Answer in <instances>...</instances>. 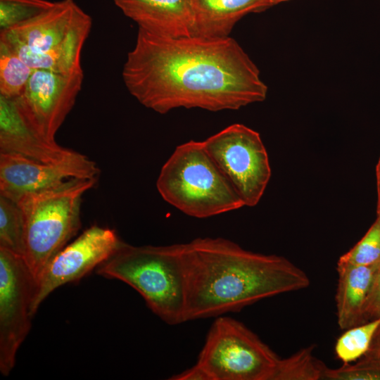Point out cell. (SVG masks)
<instances>
[{"mask_svg":"<svg viewBox=\"0 0 380 380\" xmlns=\"http://www.w3.org/2000/svg\"><path fill=\"white\" fill-rule=\"evenodd\" d=\"M122 77L132 96L160 114L238 110L267 93L258 67L230 37L167 38L138 28Z\"/></svg>","mask_w":380,"mask_h":380,"instance_id":"cell-1","label":"cell"},{"mask_svg":"<svg viewBox=\"0 0 380 380\" xmlns=\"http://www.w3.org/2000/svg\"><path fill=\"white\" fill-rule=\"evenodd\" d=\"M185 245L188 321L239 311L310 284L287 258L249 251L226 239L197 238Z\"/></svg>","mask_w":380,"mask_h":380,"instance_id":"cell-2","label":"cell"},{"mask_svg":"<svg viewBox=\"0 0 380 380\" xmlns=\"http://www.w3.org/2000/svg\"><path fill=\"white\" fill-rule=\"evenodd\" d=\"M185 248V243L136 246L122 241L96 272L126 283L163 322L179 324L188 321Z\"/></svg>","mask_w":380,"mask_h":380,"instance_id":"cell-3","label":"cell"},{"mask_svg":"<svg viewBox=\"0 0 380 380\" xmlns=\"http://www.w3.org/2000/svg\"><path fill=\"white\" fill-rule=\"evenodd\" d=\"M91 27V16L74 0H61L1 30L0 43L33 70L70 73L82 70V51Z\"/></svg>","mask_w":380,"mask_h":380,"instance_id":"cell-4","label":"cell"},{"mask_svg":"<svg viewBox=\"0 0 380 380\" xmlns=\"http://www.w3.org/2000/svg\"><path fill=\"white\" fill-rule=\"evenodd\" d=\"M156 187L167 203L193 217L207 218L244 206L203 141L177 146L163 165Z\"/></svg>","mask_w":380,"mask_h":380,"instance_id":"cell-5","label":"cell"},{"mask_svg":"<svg viewBox=\"0 0 380 380\" xmlns=\"http://www.w3.org/2000/svg\"><path fill=\"white\" fill-rule=\"evenodd\" d=\"M97 178H72L56 186L28 194L17 203L25 221L24 259L36 279L47 263L77 234L83 195Z\"/></svg>","mask_w":380,"mask_h":380,"instance_id":"cell-6","label":"cell"},{"mask_svg":"<svg viewBox=\"0 0 380 380\" xmlns=\"http://www.w3.org/2000/svg\"><path fill=\"white\" fill-rule=\"evenodd\" d=\"M281 358L241 322L218 316L197 364L212 380H274Z\"/></svg>","mask_w":380,"mask_h":380,"instance_id":"cell-7","label":"cell"},{"mask_svg":"<svg viewBox=\"0 0 380 380\" xmlns=\"http://www.w3.org/2000/svg\"><path fill=\"white\" fill-rule=\"evenodd\" d=\"M203 142L244 206L256 205L271 177L268 155L260 134L236 123Z\"/></svg>","mask_w":380,"mask_h":380,"instance_id":"cell-8","label":"cell"},{"mask_svg":"<svg viewBox=\"0 0 380 380\" xmlns=\"http://www.w3.org/2000/svg\"><path fill=\"white\" fill-rule=\"evenodd\" d=\"M35 278L23 257L0 248V372L8 376L31 325Z\"/></svg>","mask_w":380,"mask_h":380,"instance_id":"cell-9","label":"cell"},{"mask_svg":"<svg viewBox=\"0 0 380 380\" xmlns=\"http://www.w3.org/2000/svg\"><path fill=\"white\" fill-rule=\"evenodd\" d=\"M122 243L115 230L94 225L65 246L35 281L32 316L52 291L97 268L115 253Z\"/></svg>","mask_w":380,"mask_h":380,"instance_id":"cell-10","label":"cell"},{"mask_svg":"<svg viewBox=\"0 0 380 380\" xmlns=\"http://www.w3.org/2000/svg\"><path fill=\"white\" fill-rule=\"evenodd\" d=\"M83 79V70L70 73L34 70L22 94L13 99L31 126L54 141L75 105Z\"/></svg>","mask_w":380,"mask_h":380,"instance_id":"cell-11","label":"cell"},{"mask_svg":"<svg viewBox=\"0 0 380 380\" xmlns=\"http://www.w3.org/2000/svg\"><path fill=\"white\" fill-rule=\"evenodd\" d=\"M98 173L96 163L80 153L58 163L0 153V195L17 203L28 194L56 186L72 178H96Z\"/></svg>","mask_w":380,"mask_h":380,"instance_id":"cell-12","label":"cell"},{"mask_svg":"<svg viewBox=\"0 0 380 380\" xmlns=\"http://www.w3.org/2000/svg\"><path fill=\"white\" fill-rule=\"evenodd\" d=\"M0 153L46 163H58L79 154L40 134L26 120L13 99L0 96Z\"/></svg>","mask_w":380,"mask_h":380,"instance_id":"cell-13","label":"cell"},{"mask_svg":"<svg viewBox=\"0 0 380 380\" xmlns=\"http://www.w3.org/2000/svg\"><path fill=\"white\" fill-rule=\"evenodd\" d=\"M138 28L167 38L194 35V15L189 0H113Z\"/></svg>","mask_w":380,"mask_h":380,"instance_id":"cell-14","label":"cell"},{"mask_svg":"<svg viewBox=\"0 0 380 380\" xmlns=\"http://www.w3.org/2000/svg\"><path fill=\"white\" fill-rule=\"evenodd\" d=\"M194 15V35L224 38L243 16L273 5L269 0H189Z\"/></svg>","mask_w":380,"mask_h":380,"instance_id":"cell-15","label":"cell"},{"mask_svg":"<svg viewBox=\"0 0 380 380\" xmlns=\"http://www.w3.org/2000/svg\"><path fill=\"white\" fill-rule=\"evenodd\" d=\"M380 263L337 265L336 293L337 322L341 329L363 324V312Z\"/></svg>","mask_w":380,"mask_h":380,"instance_id":"cell-16","label":"cell"},{"mask_svg":"<svg viewBox=\"0 0 380 380\" xmlns=\"http://www.w3.org/2000/svg\"><path fill=\"white\" fill-rule=\"evenodd\" d=\"M0 248L24 258L25 221L18 204L0 195Z\"/></svg>","mask_w":380,"mask_h":380,"instance_id":"cell-17","label":"cell"},{"mask_svg":"<svg viewBox=\"0 0 380 380\" xmlns=\"http://www.w3.org/2000/svg\"><path fill=\"white\" fill-rule=\"evenodd\" d=\"M34 70L0 43V96L15 99L23 92Z\"/></svg>","mask_w":380,"mask_h":380,"instance_id":"cell-18","label":"cell"},{"mask_svg":"<svg viewBox=\"0 0 380 380\" xmlns=\"http://www.w3.org/2000/svg\"><path fill=\"white\" fill-rule=\"evenodd\" d=\"M379 326L380 317L346 329L335 345L338 358L344 364H348L363 357L369 350Z\"/></svg>","mask_w":380,"mask_h":380,"instance_id":"cell-19","label":"cell"},{"mask_svg":"<svg viewBox=\"0 0 380 380\" xmlns=\"http://www.w3.org/2000/svg\"><path fill=\"white\" fill-rule=\"evenodd\" d=\"M313 346L281 358L274 380H320L325 365L312 355Z\"/></svg>","mask_w":380,"mask_h":380,"instance_id":"cell-20","label":"cell"},{"mask_svg":"<svg viewBox=\"0 0 380 380\" xmlns=\"http://www.w3.org/2000/svg\"><path fill=\"white\" fill-rule=\"evenodd\" d=\"M380 263V220L376 219L365 236L342 255L337 265H372Z\"/></svg>","mask_w":380,"mask_h":380,"instance_id":"cell-21","label":"cell"},{"mask_svg":"<svg viewBox=\"0 0 380 380\" xmlns=\"http://www.w3.org/2000/svg\"><path fill=\"white\" fill-rule=\"evenodd\" d=\"M322 379L380 380V358L363 356L354 364H343L336 369L325 365Z\"/></svg>","mask_w":380,"mask_h":380,"instance_id":"cell-22","label":"cell"},{"mask_svg":"<svg viewBox=\"0 0 380 380\" xmlns=\"http://www.w3.org/2000/svg\"><path fill=\"white\" fill-rule=\"evenodd\" d=\"M47 0H0V27L5 30L49 8Z\"/></svg>","mask_w":380,"mask_h":380,"instance_id":"cell-23","label":"cell"},{"mask_svg":"<svg viewBox=\"0 0 380 380\" xmlns=\"http://www.w3.org/2000/svg\"><path fill=\"white\" fill-rule=\"evenodd\" d=\"M380 317V268L379 269L363 312V323Z\"/></svg>","mask_w":380,"mask_h":380,"instance_id":"cell-24","label":"cell"},{"mask_svg":"<svg viewBox=\"0 0 380 380\" xmlns=\"http://www.w3.org/2000/svg\"><path fill=\"white\" fill-rule=\"evenodd\" d=\"M172 380H212L208 372L198 364L170 378Z\"/></svg>","mask_w":380,"mask_h":380,"instance_id":"cell-25","label":"cell"},{"mask_svg":"<svg viewBox=\"0 0 380 380\" xmlns=\"http://www.w3.org/2000/svg\"><path fill=\"white\" fill-rule=\"evenodd\" d=\"M364 356L380 358V326L374 336L369 350Z\"/></svg>","mask_w":380,"mask_h":380,"instance_id":"cell-26","label":"cell"},{"mask_svg":"<svg viewBox=\"0 0 380 380\" xmlns=\"http://www.w3.org/2000/svg\"><path fill=\"white\" fill-rule=\"evenodd\" d=\"M376 218L380 220V155L376 166Z\"/></svg>","mask_w":380,"mask_h":380,"instance_id":"cell-27","label":"cell"},{"mask_svg":"<svg viewBox=\"0 0 380 380\" xmlns=\"http://www.w3.org/2000/svg\"><path fill=\"white\" fill-rule=\"evenodd\" d=\"M269 1L274 6V5H276L282 2L288 1L289 0H269Z\"/></svg>","mask_w":380,"mask_h":380,"instance_id":"cell-28","label":"cell"}]
</instances>
